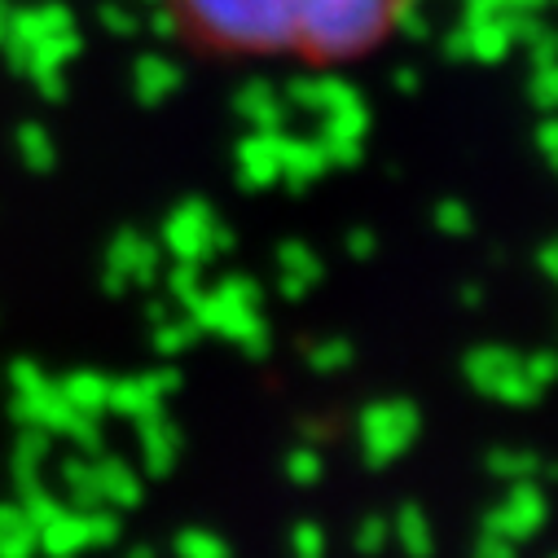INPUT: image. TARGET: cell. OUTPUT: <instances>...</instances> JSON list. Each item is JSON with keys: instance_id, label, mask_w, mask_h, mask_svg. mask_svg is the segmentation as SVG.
I'll use <instances>...</instances> for the list:
<instances>
[{"instance_id": "10", "label": "cell", "mask_w": 558, "mask_h": 558, "mask_svg": "<svg viewBox=\"0 0 558 558\" xmlns=\"http://www.w3.org/2000/svg\"><path fill=\"white\" fill-rule=\"evenodd\" d=\"M391 536L400 541V549L409 558H432L436 554V536H432V523L417 506H400L396 519H391Z\"/></svg>"}, {"instance_id": "13", "label": "cell", "mask_w": 558, "mask_h": 558, "mask_svg": "<svg viewBox=\"0 0 558 558\" xmlns=\"http://www.w3.org/2000/svg\"><path fill=\"white\" fill-rule=\"evenodd\" d=\"M352 361H356V348H352V339H343V335L322 339V343H308V369H313V374H339V369H348Z\"/></svg>"}, {"instance_id": "11", "label": "cell", "mask_w": 558, "mask_h": 558, "mask_svg": "<svg viewBox=\"0 0 558 558\" xmlns=\"http://www.w3.org/2000/svg\"><path fill=\"white\" fill-rule=\"evenodd\" d=\"M541 458L532 453V449H493L488 458H484V471L488 475H497L501 484H514V480H536L541 475Z\"/></svg>"}, {"instance_id": "19", "label": "cell", "mask_w": 558, "mask_h": 558, "mask_svg": "<svg viewBox=\"0 0 558 558\" xmlns=\"http://www.w3.org/2000/svg\"><path fill=\"white\" fill-rule=\"evenodd\" d=\"M172 246L194 264V259H203V255H211V242L203 238V225L194 220V216H181L177 225H172Z\"/></svg>"}, {"instance_id": "6", "label": "cell", "mask_w": 558, "mask_h": 558, "mask_svg": "<svg viewBox=\"0 0 558 558\" xmlns=\"http://www.w3.org/2000/svg\"><path fill=\"white\" fill-rule=\"evenodd\" d=\"M136 436H142V458H146V471L150 475H168L177 466V458H181V432H177V423H172L163 409L136 417Z\"/></svg>"}, {"instance_id": "27", "label": "cell", "mask_w": 558, "mask_h": 558, "mask_svg": "<svg viewBox=\"0 0 558 558\" xmlns=\"http://www.w3.org/2000/svg\"><path fill=\"white\" fill-rule=\"evenodd\" d=\"M282 295H287V300H304V295H308V282H304V277L282 272Z\"/></svg>"}, {"instance_id": "28", "label": "cell", "mask_w": 558, "mask_h": 558, "mask_svg": "<svg viewBox=\"0 0 558 558\" xmlns=\"http://www.w3.org/2000/svg\"><path fill=\"white\" fill-rule=\"evenodd\" d=\"M348 246H352V255H361V259H365V255L374 251V238H369V233H352V242H348Z\"/></svg>"}, {"instance_id": "22", "label": "cell", "mask_w": 558, "mask_h": 558, "mask_svg": "<svg viewBox=\"0 0 558 558\" xmlns=\"http://www.w3.org/2000/svg\"><path fill=\"white\" fill-rule=\"evenodd\" d=\"M523 374H527L541 391L554 387V383H558V352H554V348H541V352L523 356Z\"/></svg>"}, {"instance_id": "8", "label": "cell", "mask_w": 558, "mask_h": 558, "mask_svg": "<svg viewBox=\"0 0 558 558\" xmlns=\"http://www.w3.org/2000/svg\"><path fill=\"white\" fill-rule=\"evenodd\" d=\"M523 356L514 352V348H501V343H480V348H471L466 352V361H462V374H466V383L475 387V391H484V396H493V387L519 365Z\"/></svg>"}, {"instance_id": "23", "label": "cell", "mask_w": 558, "mask_h": 558, "mask_svg": "<svg viewBox=\"0 0 558 558\" xmlns=\"http://www.w3.org/2000/svg\"><path fill=\"white\" fill-rule=\"evenodd\" d=\"M471 558H519V545L506 541V536H493V532H480Z\"/></svg>"}, {"instance_id": "33", "label": "cell", "mask_w": 558, "mask_h": 558, "mask_svg": "<svg viewBox=\"0 0 558 558\" xmlns=\"http://www.w3.org/2000/svg\"><path fill=\"white\" fill-rule=\"evenodd\" d=\"M549 558H558V554H549Z\"/></svg>"}, {"instance_id": "5", "label": "cell", "mask_w": 558, "mask_h": 558, "mask_svg": "<svg viewBox=\"0 0 558 558\" xmlns=\"http://www.w3.org/2000/svg\"><path fill=\"white\" fill-rule=\"evenodd\" d=\"M181 387V374L177 369H155V374H142V378H119L110 383L106 391V409L119 413V417H146L155 409H163V400Z\"/></svg>"}, {"instance_id": "26", "label": "cell", "mask_w": 558, "mask_h": 558, "mask_svg": "<svg viewBox=\"0 0 558 558\" xmlns=\"http://www.w3.org/2000/svg\"><path fill=\"white\" fill-rule=\"evenodd\" d=\"M300 436H304V445H322V440H330V423H317L313 417V423L300 427Z\"/></svg>"}, {"instance_id": "14", "label": "cell", "mask_w": 558, "mask_h": 558, "mask_svg": "<svg viewBox=\"0 0 558 558\" xmlns=\"http://www.w3.org/2000/svg\"><path fill=\"white\" fill-rule=\"evenodd\" d=\"M177 558H233L229 541L207 532V527H185L177 536Z\"/></svg>"}, {"instance_id": "9", "label": "cell", "mask_w": 558, "mask_h": 558, "mask_svg": "<svg viewBox=\"0 0 558 558\" xmlns=\"http://www.w3.org/2000/svg\"><path fill=\"white\" fill-rule=\"evenodd\" d=\"M93 480H97V497L106 506H136L142 501V480H136V471L123 466L119 458H97Z\"/></svg>"}, {"instance_id": "29", "label": "cell", "mask_w": 558, "mask_h": 558, "mask_svg": "<svg viewBox=\"0 0 558 558\" xmlns=\"http://www.w3.org/2000/svg\"><path fill=\"white\" fill-rule=\"evenodd\" d=\"M541 268L554 277V282H558V246H549V251H541Z\"/></svg>"}, {"instance_id": "24", "label": "cell", "mask_w": 558, "mask_h": 558, "mask_svg": "<svg viewBox=\"0 0 558 558\" xmlns=\"http://www.w3.org/2000/svg\"><path fill=\"white\" fill-rule=\"evenodd\" d=\"M216 291L229 295V300H238V304H246V308H259V287L251 282V277H229V282H220Z\"/></svg>"}, {"instance_id": "18", "label": "cell", "mask_w": 558, "mask_h": 558, "mask_svg": "<svg viewBox=\"0 0 558 558\" xmlns=\"http://www.w3.org/2000/svg\"><path fill=\"white\" fill-rule=\"evenodd\" d=\"M387 541H391V519H383V514H365V519L356 523V536H352L356 554L378 558V554L387 549Z\"/></svg>"}, {"instance_id": "1", "label": "cell", "mask_w": 558, "mask_h": 558, "mask_svg": "<svg viewBox=\"0 0 558 558\" xmlns=\"http://www.w3.org/2000/svg\"><path fill=\"white\" fill-rule=\"evenodd\" d=\"M409 0H168L172 32L207 53L352 62L378 49Z\"/></svg>"}, {"instance_id": "25", "label": "cell", "mask_w": 558, "mask_h": 558, "mask_svg": "<svg viewBox=\"0 0 558 558\" xmlns=\"http://www.w3.org/2000/svg\"><path fill=\"white\" fill-rule=\"evenodd\" d=\"M172 295H177L181 304H190V300L198 295V272H194V264H181V268L172 272Z\"/></svg>"}, {"instance_id": "12", "label": "cell", "mask_w": 558, "mask_h": 558, "mask_svg": "<svg viewBox=\"0 0 558 558\" xmlns=\"http://www.w3.org/2000/svg\"><path fill=\"white\" fill-rule=\"evenodd\" d=\"M62 387V396L71 400V409H80V413H88V417H97L101 409H106V391H110V378H101V374H71L66 383H58Z\"/></svg>"}, {"instance_id": "30", "label": "cell", "mask_w": 558, "mask_h": 558, "mask_svg": "<svg viewBox=\"0 0 558 558\" xmlns=\"http://www.w3.org/2000/svg\"><path fill=\"white\" fill-rule=\"evenodd\" d=\"M440 220H445V225H449V229H453V233H462V229H466V216H462V211H458V207H453V211H445V216H440Z\"/></svg>"}, {"instance_id": "17", "label": "cell", "mask_w": 558, "mask_h": 558, "mask_svg": "<svg viewBox=\"0 0 558 558\" xmlns=\"http://www.w3.org/2000/svg\"><path fill=\"white\" fill-rule=\"evenodd\" d=\"M493 400H501V404H514V409H527V404H536L541 400V387L523 374V361L493 387Z\"/></svg>"}, {"instance_id": "2", "label": "cell", "mask_w": 558, "mask_h": 558, "mask_svg": "<svg viewBox=\"0 0 558 558\" xmlns=\"http://www.w3.org/2000/svg\"><path fill=\"white\" fill-rule=\"evenodd\" d=\"M361 458L365 466H391L396 458H404L417 440V432H423V413H417L413 400L404 396H391V400H374L361 409Z\"/></svg>"}, {"instance_id": "20", "label": "cell", "mask_w": 558, "mask_h": 558, "mask_svg": "<svg viewBox=\"0 0 558 558\" xmlns=\"http://www.w3.org/2000/svg\"><path fill=\"white\" fill-rule=\"evenodd\" d=\"M277 259H282V272H291V277H304L308 287H313L317 277H322V264H317V255H313V251H304V246H295V242H287V246H282V255H277Z\"/></svg>"}, {"instance_id": "15", "label": "cell", "mask_w": 558, "mask_h": 558, "mask_svg": "<svg viewBox=\"0 0 558 558\" xmlns=\"http://www.w3.org/2000/svg\"><path fill=\"white\" fill-rule=\"evenodd\" d=\"M322 471H326V462H322V449H317V445H295V449L287 453V480H291L295 488L322 484Z\"/></svg>"}, {"instance_id": "4", "label": "cell", "mask_w": 558, "mask_h": 558, "mask_svg": "<svg viewBox=\"0 0 558 558\" xmlns=\"http://www.w3.org/2000/svg\"><path fill=\"white\" fill-rule=\"evenodd\" d=\"M545 519H549V501H545L541 484L536 480H514L510 493H506V501L493 506V510H484L480 523H484V532L523 545L527 536H536L545 527Z\"/></svg>"}, {"instance_id": "31", "label": "cell", "mask_w": 558, "mask_h": 558, "mask_svg": "<svg viewBox=\"0 0 558 558\" xmlns=\"http://www.w3.org/2000/svg\"><path fill=\"white\" fill-rule=\"evenodd\" d=\"M462 304H466V308H480V304H484V291H480V287H466V291H462Z\"/></svg>"}, {"instance_id": "3", "label": "cell", "mask_w": 558, "mask_h": 558, "mask_svg": "<svg viewBox=\"0 0 558 558\" xmlns=\"http://www.w3.org/2000/svg\"><path fill=\"white\" fill-rule=\"evenodd\" d=\"M185 317H190L198 330H211V335L238 343L251 361H259V356L272 352V330H268V322L259 317V308H246V304H238V300H229V295H220V291H211V295L198 291V295L185 304Z\"/></svg>"}, {"instance_id": "32", "label": "cell", "mask_w": 558, "mask_h": 558, "mask_svg": "<svg viewBox=\"0 0 558 558\" xmlns=\"http://www.w3.org/2000/svg\"><path fill=\"white\" fill-rule=\"evenodd\" d=\"M128 558H155V549H146V545H136V549H132Z\"/></svg>"}, {"instance_id": "21", "label": "cell", "mask_w": 558, "mask_h": 558, "mask_svg": "<svg viewBox=\"0 0 558 558\" xmlns=\"http://www.w3.org/2000/svg\"><path fill=\"white\" fill-rule=\"evenodd\" d=\"M291 554H295V558H326V532H322V523H313V519L295 523V532H291Z\"/></svg>"}, {"instance_id": "7", "label": "cell", "mask_w": 558, "mask_h": 558, "mask_svg": "<svg viewBox=\"0 0 558 558\" xmlns=\"http://www.w3.org/2000/svg\"><path fill=\"white\" fill-rule=\"evenodd\" d=\"M36 536H40L49 558H75V554H84L93 545V510H84V514L58 510Z\"/></svg>"}, {"instance_id": "16", "label": "cell", "mask_w": 558, "mask_h": 558, "mask_svg": "<svg viewBox=\"0 0 558 558\" xmlns=\"http://www.w3.org/2000/svg\"><path fill=\"white\" fill-rule=\"evenodd\" d=\"M198 335H203V330H198L190 317H181V322H172V317L155 322V348H159L163 356H181Z\"/></svg>"}]
</instances>
